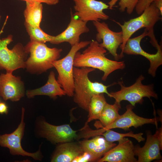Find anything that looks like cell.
<instances>
[{
  "label": "cell",
  "instance_id": "19",
  "mask_svg": "<svg viewBox=\"0 0 162 162\" xmlns=\"http://www.w3.org/2000/svg\"><path fill=\"white\" fill-rule=\"evenodd\" d=\"M27 97L30 98L36 95H44L55 98L58 96L66 95V93L56 78L54 72L50 73L46 83L43 86L33 90H27L26 92Z\"/></svg>",
  "mask_w": 162,
  "mask_h": 162
},
{
  "label": "cell",
  "instance_id": "23",
  "mask_svg": "<svg viewBox=\"0 0 162 162\" xmlns=\"http://www.w3.org/2000/svg\"><path fill=\"white\" fill-rule=\"evenodd\" d=\"M121 108L120 102L115 101L113 104H106L98 119L101 128L108 126L114 122L120 116L118 111Z\"/></svg>",
  "mask_w": 162,
  "mask_h": 162
},
{
  "label": "cell",
  "instance_id": "16",
  "mask_svg": "<svg viewBox=\"0 0 162 162\" xmlns=\"http://www.w3.org/2000/svg\"><path fill=\"white\" fill-rule=\"evenodd\" d=\"M87 22L76 19L70 11V20L68 27L63 32L56 36H53L50 43L58 44L68 42L71 46L80 42V36L82 34L88 32L89 29Z\"/></svg>",
  "mask_w": 162,
  "mask_h": 162
},
{
  "label": "cell",
  "instance_id": "20",
  "mask_svg": "<svg viewBox=\"0 0 162 162\" xmlns=\"http://www.w3.org/2000/svg\"><path fill=\"white\" fill-rule=\"evenodd\" d=\"M83 152L79 143L72 141L60 143L56 147L51 161L72 162Z\"/></svg>",
  "mask_w": 162,
  "mask_h": 162
},
{
  "label": "cell",
  "instance_id": "26",
  "mask_svg": "<svg viewBox=\"0 0 162 162\" xmlns=\"http://www.w3.org/2000/svg\"><path fill=\"white\" fill-rule=\"evenodd\" d=\"M139 0H120L118 3L119 10L124 12L126 9L127 12L130 14L133 12Z\"/></svg>",
  "mask_w": 162,
  "mask_h": 162
},
{
  "label": "cell",
  "instance_id": "33",
  "mask_svg": "<svg viewBox=\"0 0 162 162\" xmlns=\"http://www.w3.org/2000/svg\"><path fill=\"white\" fill-rule=\"evenodd\" d=\"M1 16L0 15V20L1 19Z\"/></svg>",
  "mask_w": 162,
  "mask_h": 162
},
{
  "label": "cell",
  "instance_id": "4",
  "mask_svg": "<svg viewBox=\"0 0 162 162\" xmlns=\"http://www.w3.org/2000/svg\"><path fill=\"white\" fill-rule=\"evenodd\" d=\"M160 16L162 15L160 10L153 2L138 17L125 21L123 25L116 22L121 27L122 33L123 42L120 46L122 50L119 54L120 58L124 56L123 50L127 41L140 29L144 28L146 29L148 36L150 38V42H154L156 40L154 34V27L161 19Z\"/></svg>",
  "mask_w": 162,
  "mask_h": 162
},
{
  "label": "cell",
  "instance_id": "22",
  "mask_svg": "<svg viewBox=\"0 0 162 162\" xmlns=\"http://www.w3.org/2000/svg\"><path fill=\"white\" fill-rule=\"evenodd\" d=\"M106 103L104 93L95 94L92 96L88 105V119L85 124L99 119Z\"/></svg>",
  "mask_w": 162,
  "mask_h": 162
},
{
  "label": "cell",
  "instance_id": "32",
  "mask_svg": "<svg viewBox=\"0 0 162 162\" xmlns=\"http://www.w3.org/2000/svg\"><path fill=\"white\" fill-rule=\"evenodd\" d=\"M118 0H111L108 3L109 9H112Z\"/></svg>",
  "mask_w": 162,
  "mask_h": 162
},
{
  "label": "cell",
  "instance_id": "7",
  "mask_svg": "<svg viewBox=\"0 0 162 162\" xmlns=\"http://www.w3.org/2000/svg\"><path fill=\"white\" fill-rule=\"evenodd\" d=\"M144 79V77L141 74L134 84L128 87L124 85L122 81H118V83L120 86V90L110 93L109 97L120 102L123 100L127 101L134 106L136 104H142L144 97L150 99L151 97L157 99L158 95L154 90L153 85L142 84V81Z\"/></svg>",
  "mask_w": 162,
  "mask_h": 162
},
{
  "label": "cell",
  "instance_id": "1",
  "mask_svg": "<svg viewBox=\"0 0 162 162\" xmlns=\"http://www.w3.org/2000/svg\"><path fill=\"white\" fill-rule=\"evenodd\" d=\"M88 47L82 53L78 51L74 61V66L87 67L98 69L104 72L102 80L105 81L109 75L115 70L125 67L124 61L110 59L105 56L106 49L100 45L97 40L91 41Z\"/></svg>",
  "mask_w": 162,
  "mask_h": 162
},
{
  "label": "cell",
  "instance_id": "28",
  "mask_svg": "<svg viewBox=\"0 0 162 162\" xmlns=\"http://www.w3.org/2000/svg\"><path fill=\"white\" fill-rule=\"evenodd\" d=\"M92 162L90 155L86 152H83L72 161V162Z\"/></svg>",
  "mask_w": 162,
  "mask_h": 162
},
{
  "label": "cell",
  "instance_id": "6",
  "mask_svg": "<svg viewBox=\"0 0 162 162\" xmlns=\"http://www.w3.org/2000/svg\"><path fill=\"white\" fill-rule=\"evenodd\" d=\"M2 30L0 32V36ZM13 41L11 34L2 39L0 38V70H5L6 72L12 73L17 69L25 68L26 61L29 54L20 43L15 44L11 49H9L8 45Z\"/></svg>",
  "mask_w": 162,
  "mask_h": 162
},
{
  "label": "cell",
  "instance_id": "9",
  "mask_svg": "<svg viewBox=\"0 0 162 162\" xmlns=\"http://www.w3.org/2000/svg\"><path fill=\"white\" fill-rule=\"evenodd\" d=\"M75 11L74 16L87 22L89 21L106 20L109 18L104 10L109 8V6L104 2L96 0H73Z\"/></svg>",
  "mask_w": 162,
  "mask_h": 162
},
{
  "label": "cell",
  "instance_id": "11",
  "mask_svg": "<svg viewBox=\"0 0 162 162\" xmlns=\"http://www.w3.org/2000/svg\"><path fill=\"white\" fill-rule=\"evenodd\" d=\"M25 109L22 108L21 120L16 130L10 134L0 135V146L7 147L10 153L14 155L28 156L35 160H41L42 156L40 149L35 153H31L24 150L21 145V140L24 134L25 123L24 122Z\"/></svg>",
  "mask_w": 162,
  "mask_h": 162
},
{
  "label": "cell",
  "instance_id": "25",
  "mask_svg": "<svg viewBox=\"0 0 162 162\" xmlns=\"http://www.w3.org/2000/svg\"><path fill=\"white\" fill-rule=\"evenodd\" d=\"M24 25L30 41L45 43L51 40L53 36L46 33L40 28L32 26L25 22Z\"/></svg>",
  "mask_w": 162,
  "mask_h": 162
},
{
  "label": "cell",
  "instance_id": "18",
  "mask_svg": "<svg viewBox=\"0 0 162 162\" xmlns=\"http://www.w3.org/2000/svg\"><path fill=\"white\" fill-rule=\"evenodd\" d=\"M90 140H85L79 142L84 152L89 154L92 162L97 161L104 154L116 145V143L106 141L102 136L98 135Z\"/></svg>",
  "mask_w": 162,
  "mask_h": 162
},
{
  "label": "cell",
  "instance_id": "3",
  "mask_svg": "<svg viewBox=\"0 0 162 162\" xmlns=\"http://www.w3.org/2000/svg\"><path fill=\"white\" fill-rule=\"evenodd\" d=\"M30 54L26 61V71L32 74L38 75L53 68L51 63L59 59L62 49L50 48L45 43L30 41L25 46Z\"/></svg>",
  "mask_w": 162,
  "mask_h": 162
},
{
  "label": "cell",
  "instance_id": "13",
  "mask_svg": "<svg viewBox=\"0 0 162 162\" xmlns=\"http://www.w3.org/2000/svg\"><path fill=\"white\" fill-rule=\"evenodd\" d=\"M97 33L96 40L98 42H103L100 45L109 51L116 60L120 59L119 54L117 53V49L123 42L122 31L116 32L110 29L108 25L104 22L93 21Z\"/></svg>",
  "mask_w": 162,
  "mask_h": 162
},
{
  "label": "cell",
  "instance_id": "30",
  "mask_svg": "<svg viewBox=\"0 0 162 162\" xmlns=\"http://www.w3.org/2000/svg\"><path fill=\"white\" fill-rule=\"evenodd\" d=\"M8 107L4 102L0 103V113L7 114L8 112Z\"/></svg>",
  "mask_w": 162,
  "mask_h": 162
},
{
  "label": "cell",
  "instance_id": "21",
  "mask_svg": "<svg viewBox=\"0 0 162 162\" xmlns=\"http://www.w3.org/2000/svg\"><path fill=\"white\" fill-rule=\"evenodd\" d=\"M23 15L26 22L34 26L40 28L42 17V3L37 2H26Z\"/></svg>",
  "mask_w": 162,
  "mask_h": 162
},
{
  "label": "cell",
  "instance_id": "27",
  "mask_svg": "<svg viewBox=\"0 0 162 162\" xmlns=\"http://www.w3.org/2000/svg\"><path fill=\"white\" fill-rule=\"evenodd\" d=\"M155 0H139L136 7V14L140 15Z\"/></svg>",
  "mask_w": 162,
  "mask_h": 162
},
{
  "label": "cell",
  "instance_id": "8",
  "mask_svg": "<svg viewBox=\"0 0 162 162\" xmlns=\"http://www.w3.org/2000/svg\"><path fill=\"white\" fill-rule=\"evenodd\" d=\"M134 106L130 104L126 107V110L122 115H120L112 123L108 126L101 128L96 130H91L90 133L92 136L100 135L108 129L118 128L124 130H128L130 128L133 127L137 128L148 124H156L159 121L158 118H145L136 115L133 111Z\"/></svg>",
  "mask_w": 162,
  "mask_h": 162
},
{
  "label": "cell",
  "instance_id": "14",
  "mask_svg": "<svg viewBox=\"0 0 162 162\" xmlns=\"http://www.w3.org/2000/svg\"><path fill=\"white\" fill-rule=\"evenodd\" d=\"M40 127L42 136L54 144L72 141L78 138L77 131L73 130L69 124L56 126L43 121Z\"/></svg>",
  "mask_w": 162,
  "mask_h": 162
},
{
  "label": "cell",
  "instance_id": "12",
  "mask_svg": "<svg viewBox=\"0 0 162 162\" xmlns=\"http://www.w3.org/2000/svg\"><path fill=\"white\" fill-rule=\"evenodd\" d=\"M146 140L144 146H134V152L138 157L137 162H150L162 158L160 151L162 149V127L152 134L149 131L146 132Z\"/></svg>",
  "mask_w": 162,
  "mask_h": 162
},
{
  "label": "cell",
  "instance_id": "10",
  "mask_svg": "<svg viewBox=\"0 0 162 162\" xmlns=\"http://www.w3.org/2000/svg\"><path fill=\"white\" fill-rule=\"evenodd\" d=\"M148 36L146 28L140 35L133 38H130L127 41L123 50V53L129 55H140L147 58L150 62V66L148 70V74L152 77L156 76L158 68L162 64V52L160 45L156 49L155 54H150L145 51L141 48L140 43L142 39Z\"/></svg>",
  "mask_w": 162,
  "mask_h": 162
},
{
  "label": "cell",
  "instance_id": "2",
  "mask_svg": "<svg viewBox=\"0 0 162 162\" xmlns=\"http://www.w3.org/2000/svg\"><path fill=\"white\" fill-rule=\"evenodd\" d=\"M92 68L74 67V90L73 100L81 108L88 111V105L92 96L95 94L106 93L109 86H106L97 82H92L88 77L89 74L95 70Z\"/></svg>",
  "mask_w": 162,
  "mask_h": 162
},
{
  "label": "cell",
  "instance_id": "31",
  "mask_svg": "<svg viewBox=\"0 0 162 162\" xmlns=\"http://www.w3.org/2000/svg\"><path fill=\"white\" fill-rule=\"evenodd\" d=\"M156 7L162 15V0H155L154 2Z\"/></svg>",
  "mask_w": 162,
  "mask_h": 162
},
{
  "label": "cell",
  "instance_id": "15",
  "mask_svg": "<svg viewBox=\"0 0 162 162\" xmlns=\"http://www.w3.org/2000/svg\"><path fill=\"white\" fill-rule=\"evenodd\" d=\"M25 94L24 83L20 76L7 72L0 74V96L3 100L18 101Z\"/></svg>",
  "mask_w": 162,
  "mask_h": 162
},
{
  "label": "cell",
  "instance_id": "5",
  "mask_svg": "<svg viewBox=\"0 0 162 162\" xmlns=\"http://www.w3.org/2000/svg\"><path fill=\"white\" fill-rule=\"evenodd\" d=\"M91 41H81L71 46L68 54L64 58L52 62L51 64L58 73V82L69 97H73L74 90L73 75L74 61L76 53L86 47Z\"/></svg>",
  "mask_w": 162,
  "mask_h": 162
},
{
  "label": "cell",
  "instance_id": "24",
  "mask_svg": "<svg viewBox=\"0 0 162 162\" xmlns=\"http://www.w3.org/2000/svg\"><path fill=\"white\" fill-rule=\"evenodd\" d=\"M143 135L142 133L134 134L132 131L126 133H120L111 129H108L100 135L103 136L106 141L110 142H118L126 137H130L135 139L140 142L145 140V138L143 137Z\"/></svg>",
  "mask_w": 162,
  "mask_h": 162
},
{
  "label": "cell",
  "instance_id": "29",
  "mask_svg": "<svg viewBox=\"0 0 162 162\" xmlns=\"http://www.w3.org/2000/svg\"><path fill=\"white\" fill-rule=\"evenodd\" d=\"M26 2L32 1L44 3L49 5H55L58 3L59 0H18Z\"/></svg>",
  "mask_w": 162,
  "mask_h": 162
},
{
  "label": "cell",
  "instance_id": "17",
  "mask_svg": "<svg viewBox=\"0 0 162 162\" xmlns=\"http://www.w3.org/2000/svg\"><path fill=\"white\" fill-rule=\"evenodd\" d=\"M118 142V145L106 153L97 162H137L132 141L125 137Z\"/></svg>",
  "mask_w": 162,
  "mask_h": 162
}]
</instances>
